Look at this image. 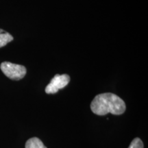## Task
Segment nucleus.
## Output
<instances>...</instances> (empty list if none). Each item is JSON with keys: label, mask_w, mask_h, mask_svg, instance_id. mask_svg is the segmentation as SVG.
Here are the masks:
<instances>
[{"label": "nucleus", "mask_w": 148, "mask_h": 148, "mask_svg": "<svg viewBox=\"0 0 148 148\" xmlns=\"http://www.w3.org/2000/svg\"><path fill=\"white\" fill-rule=\"evenodd\" d=\"M125 103L121 98L111 92L101 93L95 96L90 103L92 112L97 115L111 113L120 115L125 111Z\"/></svg>", "instance_id": "nucleus-1"}, {"label": "nucleus", "mask_w": 148, "mask_h": 148, "mask_svg": "<svg viewBox=\"0 0 148 148\" xmlns=\"http://www.w3.org/2000/svg\"><path fill=\"white\" fill-rule=\"evenodd\" d=\"M0 68L5 76L13 80H19L23 78L26 74V68L25 66L10 62H2Z\"/></svg>", "instance_id": "nucleus-2"}, {"label": "nucleus", "mask_w": 148, "mask_h": 148, "mask_svg": "<svg viewBox=\"0 0 148 148\" xmlns=\"http://www.w3.org/2000/svg\"><path fill=\"white\" fill-rule=\"evenodd\" d=\"M70 77L67 74L59 75L56 74L51 79L49 84L47 85L45 88V92L47 94H55L60 89H62L69 84Z\"/></svg>", "instance_id": "nucleus-3"}, {"label": "nucleus", "mask_w": 148, "mask_h": 148, "mask_svg": "<svg viewBox=\"0 0 148 148\" xmlns=\"http://www.w3.org/2000/svg\"><path fill=\"white\" fill-rule=\"evenodd\" d=\"M25 148H47L38 138H29L25 143Z\"/></svg>", "instance_id": "nucleus-4"}, {"label": "nucleus", "mask_w": 148, "mask_h": 148, "mask_svg": "<svg viewBox=\"0 0 148 148\" xmlns=\"http://www.w3.org/2000/svg\"><path fill=\"white\" fill-rule=\"evenodd\" d=\"M13 36L8 32H4L0 34V48L4 47L9 43V42L13 40Z\"/></svg>", "instance_id": "nucleus-5"}, {"label": "nucleus", "mask_w": 148, "mask_h": 148, "mask_svg": "<svg viewBox=\"0 0 148 148\" xmlns=\"http://www.w3.org/2000/svg\"><path fill=\"white\" fill-rule=\"evenodd\" d=\"M128 148H143V143L139 138H135L131 142Z\"/></svg>", "instance_id": "nucleus-6"}, {"label": "nucleus", "mask_w": 148, "mask_h": 148, "mask_svg": "<svg viewBox=\"0 0 148 148\" xmlns=\"http://www.w3.org/2000/svg\"><path fill=\"white\" fill-rule=\"evenodd\" d=\"M4 32H5L4 30H3V29H0V34H3V33H4Z\"/></svg>", "instance_id": "nucleus-7"}]
</instances>
